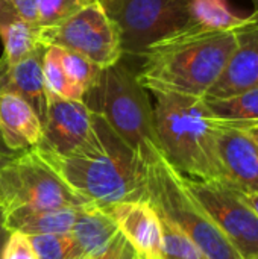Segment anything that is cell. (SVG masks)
<instances>
[{"mask_svg":"<svg viewBox=\"0 0 258 259\" xmlns=\"http://www.w3.org/2000/svg\"><path fill=\"white\" fill-rule=\"evenodd\" d=\"M236 49V30L190 26L149 47L140 58L138 82L149 93L205 97Z\"/></svg>","mask_w":258,"mask_h":259,"instance_id":"cell-1","label":"cell"},{"mask_svg":"<svg viewBox=\"0 0 258 259\" xmlns=\"http://www.w3.org/2000/svg\"><path fill=\"white\" fill-rule=\"evenodd\" d=\"M32 152L81 199L102 208L146 199V164L106 123L102 141L90 150L55 155Z\"/></svg>","mask_w":258,"mask_h":259,"instance_id":"cell-2","label":"cell"},{"mask_svg":"<svg viewBox=\"0 0 258 259\" xmlns=\"http://www.w3.org/2000/svg\"><path fill=\"white\" fill-rule=\"evenodd\" d=\"M160 149L181 175L198 181L227 179L219 153L224 126L204 97L152 93Z\"/></svg>","mask_w":258,"mask_h":259,"instance_id":"cell-3","label":"cell"},{"mask_svg":"<svg viewBox=\"0 0 258 259\" xmlns=\"http://www.w3.org/2000/svg\"><path fill=\"white\" fill-rule=\"evenodd\" d=\"M148 93L138 82L137 73L119 61L102 70L97 85L84 97V103L102 115L146 167L163 155L157 137L154 105Z\"/></svg>","mask_w":258,"mask_h":259,"instance_id":"cell-4","label":"cell"},{"mask_svg":"<svg viewBox=\"0 0 258 259\" xmlns=\"http://www.w3.org/2000/svg\"><path fill=\"white\" fill-rule=\"evenodd\" d=\"M146 199L161 217L181 229L207 259H242L187 190L184 176L163 155L146 167Z\"/></svg>","mask_w":258,"mask_h":259,"instance_id":"cell-5","label":"cell"},{"mask_svg":"<svg viewBox=\"0 0 258 259\" xmlns=\"http://www.w3.org/2000/svg\"><path fill=\"white\" fill-rule=\"evenodd\" d=\"M88 205L32 150L0 162L3 215L20 209L81 208Z\"/></svg>","mask_w":258,"mask_h":259,"instance_id":"cell-6","label":"cell"},{"mask_svg":"<svg viewBox=\"0 0 258 259\" xmlns=\"http://www.w3.org/2000/svg\"><path fill=\"white\" fill-rule=\"evenodd\" d=\"M192 0H116L105 8L116 21L123 58L140 59L149 47L192 26Z\"/></svg>","mask_w":258,"mask_h":259,"instance_id":"cell-7","label":"cell"},{"mask_svg":"<svg viewBox=\"0 0 258 259\" xmlns=\"http://www.w3.org/2000/svg\"><path fill=\"white\" fill-rule=\"evenodd\" d=\"M38 42L43 47L76 52L100 68L111 67L123 59L119 27L99 2L82 8L56 24L38 29Z\"/></svg>","mask_w":258,"mask_h":259,"instance_id":"cell-8","label":"cell"},{"mask_svg":"<svg viewBox=\"0 0 258 259\" xmlns=\"http://www.w3.org/2000/svg\"><path fill=\"white\" fill-rule=\"evenodd\" d=\"M184 182L242 259L258 258V215L240 191L228 179L198 181L184 176Z\"/></svg>","mask_w":258,"mask_h":259,"instance_id":"cell-9","label":"cell"},{"mask_svg":"<svg viewBox=\"0 0 258 259\" xmlns=\"http://www.w3.org/2000/svg\"><path fill=\"white\" fill-rule=\"evenodd\" d=\"M106 121L84 102L65 100L49 94L44 137L36 149L55 155H71L94 149Z\"/></svg>","mask_w":258,"mask_h":259,"instance_id":"cell-10","label":"cell"},{"mask_svg":"<svg viewBox=\"0 0 258 259\" xmlns=\"http://www.w3.org/2000/svg\"><path fill=\"white\" fill-rule=\"evenodd\" d=\"M258 87V9L236 29V49L205 100H222Z\"/></svg>","mask_w":258,"mask_h":259,"instance_id":"cell-11","label":"cell"},{"mask_svg":"<svg viewBox=\"0 0 258 259\" xmlns=\"http://www.w3.org/2000/svg\"><path fill=\"white\" fill-rule=\"evenodd\" d=\"M119 226V231L143 259H161L163 226L152 203L144 200L122 202L105 208Z\"/></svg>","mask_w":258,"mask_h":259,"instance_id":"cell-12","label":"cell"},{"mask_svg":"<svg viewBox=\"0 0 258 259\" xmlns=\"http://www.w3.org/2000/svg\"><path fill=\"white\" fill-rule=\"evenodd\" d=\"M44 50L46 47L41 46L36 52L14 64L0 58V93H11L24 99L36 112L43 126L49 106V93L43 74Z\"/></svg>","mask_w":258,"mask_h":259,"instance_id":"cell-13","label":"cell"},{"mask_svg":"<svg viewBox=\"0 0 258 259\" xmlns=\"http://www.w3.org/2000/svg\"><path fill=\"white\" fill-rule=\"evenodd\" d=\"M219 153L227 179L242 191L258 193V143L245 131L224 127Z\"/></svg>","mask_w":258,"mask_h":259,"instance_id":"cell-14","label":"cell"},{"mask_svg":"<svg viewBox=\"0 0 258 259\" xmlns=\"http://www.w3.org/2000/svg\"><path fill=\"white\" fill-rule=\"evenodd\" d=\"M0 137L14 153L35 149L44 137V126L33 108L20 96L0 93Z\"/></svg>","mask_w":258,"mask_h":259,"instance_id":"cell-15","label":"cell"},{"mask_svg":"<svg viewBox=\"0 0 258 259\" xmlns=\"http://www.w3.org/2000/svg\"><path fill=\"white\" fill-rule=\"evenodd\" d=\"M71 234L81 247L84 259L103 255L122 235L111 214L105 208L93 203L78 209Z\"/></svg>","mask_w":258,"mask_h":259,"instance_id":"cell-16","label":"cell"},{"mask_svg":"<svg viewBox=\"0 0 258 259\" xmlns=\"http://www.w3.org/2000/svg\"><path fill=\"white\" fill-rule=\"evenodd\" d=\"M79 208L56 209H20L3 215L6 231L20 232L27 237L61 235L73 231Z\"/></svg>","mask_w":258,"mask_h":259,"instance_id":"cell-17","label":"cell"},{"mask_svg":"<svg viewBox=\"0 0 258 259\" xmlns=\"http://www.w3.org/2000/svg\"><path fill=\"white\" fill-rule=\"evenodd\" d=\"M0 38L3 42L2 59L18 62L41 46L38 42V27L24 20L8 0H0Z\"/></svg>","mask_w":258,"mask_h":259,"instance_id":"cell-18","label":"cell"},{"mask_svg":"<svg viewBox=\"0 0 258 259\" xmlns=\"http://www.w3.org/2000/svg\"><path fill=\"white\" fill-rule=\"evenodd\" d=\"M224 127L249 132L258 127V87L222 100H207Z\"/></svg>","mask_w":258,"mask_h":259,"instance_id":"cell-19","label":"cell"},{"mask_svg":"<svg viewBox=\"0 0 258 259\" xmlns=\"http://www.w3.org/2000/svg\"><path fill=\"white\" fill-rule=\"evenodd\" d=\"M190 17L192 26L217 30H236L248 20L236 14L228 0H192Z\"/></svg>","mask_w":258,"mask_h":259,"instance_id":"cell-20","label":"cell"},{"mask_svg":"<svg viewBox=\"0 0 258 259\" xmlns=\"http://www.w3.org/2000/svg\"><path fill=\"white\" fill-rule=\"evenodd\" d=\"M43 74L49 94L65 100L84 102L85 93L67 77L58 47H46L43 56Z\"/></svg>","mask_w":258,"mask_h":259,"instance_id":"cell-21","label":"cell"},{"mask_svg":"<svg viewBox=\"0 0 258 259\" xmlns=\"http://www.w3.org/2000/svg\"><path fill=\"white\" fill-rule=\"evenodd\" d=\"M59 56L67 77L75 85H78L85 94L97 85L103 68H100L88 58L71 50L59 49Z\"/></svg>","mask_w":258,"mask_h":259,"instance_id":"cell-22","label":"cell"},{"mask_svg":"<svg viewBox=\"0 0 258 259\" xmlns=\"http://www.w3.org/2000/svg\"><path fill=\"white\" fill-rule=\"evenodd\" d=\"M29 241L38 259H84L81 247L71 232L29 237Z\"/></svg>","mask_w":258,"mask_h":259,"instance_id":"cell-23","label":"cell"},{"mask_svg":"<svg viewBox=\"0 0 258 259\" xmlns=\"http://www.w3.org/2000/svg\"><path fill=\"white\" fill-rule=\"evenodd\" d=\"M160 219L163 226L161 259H207L201 249L181 229L164 217L160 215Z\"/></svg>","mask_w":258,"mask_h":259,"instance_id":"cell-24","label":"cell"},{"mask_svg":"<svg viewBox=\"0 0 258 259\" xmlns=\"http://www.w3.org/2000/svg\"><path fill=\"white\" fill-rule=\"evenodd\" d=\"M99 0H40L38 29L56 24Z\"/></svg>","mask_w":258,"mask_h":259,"instance_id":"cell-25","label":"cell"},{"mask_svg":"<svg viewBox=\"0 0 258 259\" xmlns=\"http://www.w3.org/2000/svg\"><path fill=\"white\" fill-rule=\"evenodd\" d=\"M2 259H38V256L27 235L20 232H11L5 243Z\"/></svg>","mask_w":258,"mask_h":259,"instance_id":"cell-26","label":"cell"},{"mask_svg":"<svg viewBox=\"0 0 258 259\" xmlns=\"http://www.w3.org/2000/svg\"><path fill=\"white\" fill-rule=\"evenodd\" d=\"M137 256L135 250L131 247V244L126 241L123 235L117 238V241L100 256L94 259H134Z\"/></svg>","mask_w":258,"mask_h":259,"instance_id":"cell-27","label":"cell"},{"mask_svg":"<svg viewBox=\"0 0 258 259\" xmlns=\"http://www.w3.org/2000/svg\"><path fill=\"white\" fill-rule=\"evenodd\" d=\"M15 11L27 20L30 24L38 27V3L40 0H8Z\"/></svg>","mask_w":258,"mask_h":259,"instance_id":"cell-28","label":"cell"},{"mask_svg":"<svg viewBox=\"0 0 258 259\" xmlns=\"http://www.w3.org/2000/svg\"><path fill=\"white\" fill-rule=\"evenodd\" d=\"M236 188H237V187H236ZM237 190H239V188H237ZM239 191H240L243 200L251 206V209L258 215V193H248V191H242V190H239Z\"/></svg>","mask_w":258,"mask_h":259,"instance_id":"cell-29","label":"cell"},{"mask_svg":"<svg viewBox=\"0 0 258 259\" xmlns=\"http://www.w3.org/2000/svg\"><path fill=\"white\" fill-rule=\"evenodd\" d=\"M15 155H18V153L11 152V150L5 146V143H3V140H2V137H0V162H5L6 159L12 158V156H15Z\"/></svg>","mask_w":258,"mask_h":259,"instance_id":"cell-30","label":"cell"},{"mask_svg":"<svg viewBox=\"0 0 258 259\" xmlns=\"http://www.w3.org/2000/svg\"><path fill=\"white\" fill-rule=\"evenodd\" d=\"M9 237V232L6 231V228L3 226V222L0 223V259H2V252H3V247H5V243Z\"/></svg>","mask_w":258,"mask_h":259,"instance_id":"cell-31","label":"cell"},{"mask_svg":"<svg viewBox=\"0 0 258 259\" xmlns=\"http://www.w3.org/2000/svg\"><path fill=\"white\" fill-rule=\"evenodd\" d=\"M113 2H116V0H99V3H100L102 6H106V5H109V3H113Z\"/></svg>","mask_w":258,"mask_h":259,"instance_id":"cell-32","label":"cell"},{"mask_svg":"<svg viewBox=\"0 0 258 259\" xmlns=\"http://www.w3.org/2000/svg\"><path fill=\"white\" fill-rule=\"evenodd\" d=\"M249 134H251V135H252V137L255 138V141H257V143H258V131H251Z\"/></svg>","mask_w":258,"mask_h":259,"instance_id":"cell-33","label":"cell"},{"mask_svg":"<svg viewBox=\"0 0 258 259\" xmlns=\"http://www.w3.org/2000/svg\"><path fill=\"white\" fill-rule=\"evenodd\" d=\"M252 3H254V6H255V9H258V0H251Z\"/></svg>","mask_w":258,"mask_h":259,"instance_id":"cell-34","label":"cell"},{"mask_svg":"<svg viewBox=\"0 0 258 259\" xmlns=\"http://www.w3.org/2000/svg\"><path fill=\"white\" fill-rule=\"evenodd\" d=\"M3 222V212H2V208H0V223Z\"/></svg>","mask_w":258,"mask_h":259,"instance_id":"cell-35","label":"cell"},{"mask_svg":"<svg viewBox=\"0 0 258 259\" xmlns=\"http://www.w3.org/2000/svg\"><path fill=\"white\" fill-rule=\"evenodd\" d=\"M134 259H143V258H140V256H138V255H137V256H135V258Z\"/></svg>","mask_w":258,"mask_h":259,"instance_id":"cell-36","label":"cell"},{"mask_svg":"<svg viewBox=\"0 0 258 259\" xmlns=\"http://www.w3.org/2000/svg\"><path fill=\"white\" fill-rule=\"evenodd\" d=\"M255 259H258V258H255Z\"/></svg>","mask_w":258,"mask_h":259,"instance_id":"cell-37","label":"cell"}]
</instances>
